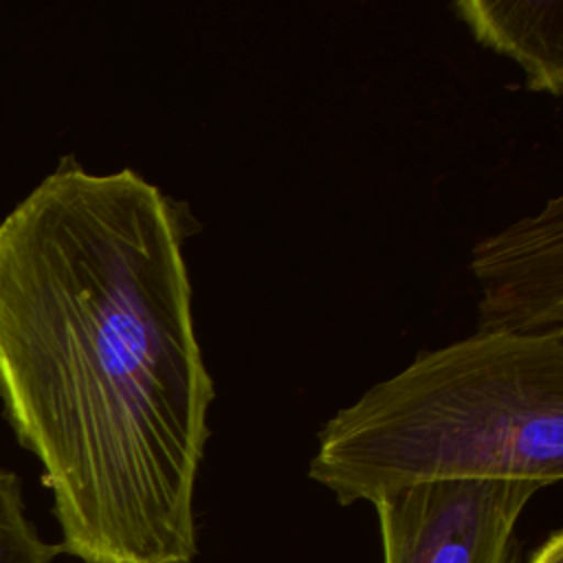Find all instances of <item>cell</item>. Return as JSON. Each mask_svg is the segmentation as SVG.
Masks as SVG:
<instances>
[{
  "label": "cell",
  "mask_w": 563,
  "mask_h": 563,
  "mask_svg": "<svg viewBox=\"0 0 563 563\" xmlns=\"http://www.w3.org/2000/svg\"><path fill=\"white\" fill-rule=\"evenodd\" d=\"M185 202L59 158L0 220V405L44 471L62 552L189 563L213 380Z\"/></svg>",
  "instance_id": "obj_1"
},
{
  "label": "cell",
  "mask_w": 563,
  "mask_h": 563,
  "mask_svg": "<svg viewBox=\"0 0 563 563\" xmlns=\"http://www.w3.org/2000/svg\"><path fill=\"white\" fill-rule=\"evenodd\" d=\"M308 475L339 504L457 479L563 477V330L420 352L321 429Z\"/></svg>",
  "instance_id": "obj_2"
},
{
  "label": "cell",
  "mask_w": 563,
  "mask_h": 563,
  "mask_svg": "<svg viewBox=\"0 0 563 563\" xmlns=\"http://www.w3.org/2000/svg\"><path fill=\"white\" fill-rule=\"evenodd\" d=\"M541 486L523 479L420 484L376 499L383 563H517V523Z\"/></svg>",
  "instance_id": "obj_3"
},
{
  "label": "cell",
  "mask_w": 563,
  "mask_h": 563,
  "mask_svg": "<svg viewBox=\"0 0 563 563\" xmlns=\"http://www.w3.org/2000/svg\"><path fill=\"white\" fill-rule=\"evenodd\" d=\"M482 284L477 334H548L563 330V200L473 246Z\"/></svg>",
  "instance_id": "obj_4"
},
{
  "label": "cell",
  "mask_w": 563,
  "mask_h": 563,
  "mask_svg": "<svg viewBox=\"0 0 563 563\" xmlns=\"http://www.w3.org/2000/svg\"><path fill=\"white\" fill-rule=\"evenodd\" d=\"M453 11L479 44L521 66L530 90L561 97V0H464L455 2Z\"/></svg>",
  "instance_id": "obj_5"
},
{
  "label": "cell",
  "mask_w": 563,
  "mask_h": 563,
  "mask_svg": "<svg viewBox=\"0 0 563 563\" xmlns=\"http://www.w3.org/2000/svg\"><path fill=\"white\" fill-rule=\"evenodd\" d=\"M59 543H46L31 523L20 479L0 466V563H53Z\"/></svg>",
  "instance_id": "obj_6"
},
{
  "label": "cell",
  "mask_w": 563,
  "mask_h": 563,
  "mask_svg": "<svg viewBox=\"0 0 563 563\" xmlns=\"http://www.w3.org/2000/svg\"><path fill=\"white\" fill-rule=\"evenodd\" d=\"M528 563H563V532H552L528 559Z\"/></svg>",
  "instance_id": "obj_7"
}]
</instances>
